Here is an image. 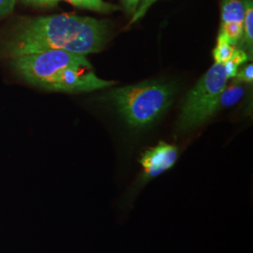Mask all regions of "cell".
Here are the masks:
<instances>
[{
    "label": "cell",
    "mask_w": 253,
    "mask_h": 253,
    "mask_svg": "<svg viewBox=\"0 0 253 253\" xmlns=\"http://www.w3.org/2000/svg\"><path fill=\"white\" fill-rule=\"evenodd\" d=\"M178 159V148L175 145L161 142L154 147L145 150L140 158L142 173L132 189L121 199V207L130 208L134 204L139 191L155 177L170 170Z\"/></svg>",
    "instance_id": "5b68a950"
},
{
    "label": "cell",
    "mask_w": 253,
    "mask_h": 253,
    "mask_svg": "<svg viewBox=\"0 0 253 253\" xmlns=\"http://www.w3.org/2000/svg\"><path fill=\"white\" fill-rule=\"evenodd\" d=\"M236 81L246 82V83H252L253 81V64H249L245 67L240 73L236 74Z\"/></svg>",
    "instance_id": "4fadbf2b"
},
{
    "label": "cell",
    "mask_w": 253,
    "mask_h": 253,
    "mask_svg": "<svg viewBox=\"0 0 253 253\" xmlns=\"http://www.w3.org/2000/svg\"><path fill=\"white\" fill-rule=\"evenodd\" d=\"M123 2L129 12H134L137 9V5L140 3V0H123Z\"/></svg>",
    "instance_id": "2e32d148"
},
{
    "label": "cell",
    "mask_w": 253,
    "mask_h": 253,
    "mask_svg": "<svg viewBox=\"0 0 253 253\" xmlns=\"http://www.w3.org/2000/svg\"><path fill=\"white\" fill-rule=\"evenodd\" d=\"M172 87L160 82H143L117 88L111 97L126 123L144 127L154 122L172 102Z\"/></svg>",
    "instance_id": "3957f363"
},
{
    "label": "cell",
    "mask_w": 253,
    "mask_h": 253,
    "mask_svg": "<svg viewBox=\"0 0 253 253\" xmlns=\"http://www.w3.org/2000/svg\"><path fill=\"white\" fill-rule=\"evenodd\" d=\"M16 0H0V19L12 12Z\"/></svg>",
    "instance_id": "5bb4252c"
},
{
    "label": "cell",
    "mask_w": 253,
    "mask_h": 253,
    "mask_svg": "<svg viewBox=\"0 0 253 253\" xmlns=\"http://www.w3.org/2000/svg\"><path fill=\"white\" fill-rule=\"evenodd\" d=\"M17 73L31 84L69 93L98 90L116 84L99 78L85 55L46 50L13 58Z\"/></svg>",
    "instance_id": "7a4b0ae2"
},
{
    "label": "cell",
    "mask_w": 253,
    "mask_h": 253,
    "mask_svg": "<svg viewBox=\"0 0 253 253\" xmlns=\"http://www.w3.org/2000/svg\"><path fill=\"white\" fill-rule=\"evenodd\" d=\"M244 93L243 86L238 84H234L229 87L225 86L224 89L217 95L215 100L208 105V108L206 109V111L204 112L201 118L202 124L208 120L212 116H214L217 111L231 107L236 104L242 99V97L244 96Z\"/></svg>",
    "instance_id": "52a82bcc"
},
{
    "label": "cell",
    "mask_w": 253,
    "mask_h": 253,
    "mask_svg": "<svg viewBox=\"0 0 253 253\" xmlns=\"http://www.w3.org/2000/svg\"><path fill=\"white\" fill-rule=\"evenodd\" d=\"M235 46L225 35L218 32L217 46L213 51L216 63H225L235 51Z\"/></svg>",
    "instance_id": "9c48e42d"
},
{
    "label": "cell",
    "mask_w": 253,
    "mask_h": 253,
    "mask_svg": "<svg viewBox=\"0 0 253 253\" xmlns=\"http://www.w3.org/2000/svg\"><path fill=\"white\" fill-rule=\"evenodd\" d=\"M107 24L91 17L57 14L28 19L6 42L3 51L12 58L46 50L74 54L98 53L107 41Z\"/></svg>",
    "instance_id": "6da1fadb"
},
{
    "label": "cell",
    "mask_w": 253,
    "mask_h": 253,
    "mask_svg": "<svg viewBox=\"0 0 253 253\" xmlns=\"http://www.w3.org/2000/svg\"><path fill=\"white\" fill-rule=\"evenodd\" d=\"M25 3L36 6H54L59 0H22Z\"/></svg>",
    "instance_id": "9a60e30c"
},
{
    "label": "cell",
    "mask_w": 253,
    "mask_h": 253,
    "mask_svg": "<svg viewBox=\"0 0 253 253\" xmlns=\"http://www.w3.org/2000/svg\"><path fill=\"white\" fill-rule=\"evenodd\" d=\"M249 59V54L247 52L235 47V51L231 55V57L223 64L224 72L226 74L227 78H234L238 73V68L240 65L244 64Z\"/></svg>",
    "instance_id": "30bf717a"
},
{
    "label": "cell",
    "mask_w": 253,
    "mask_h": 253,
    "mask_svg": "<svg viewBox=\"0 0 253 253\" xmlns=\"http://www.w3.org/2000/svg\"><path fill=\"white\" fill-rule=\"evenodd\" d=\"M156 1L157 0H140V6L133 12V16L129 22V25H131V24L137 22L138 20L143 18L145 16V13H146V11L153 5Z\"/></svg>",
    "instance_id": "7c38bea8"
},
{
    "label": "cell",
    "mask_w": 253,
    "mask_h": 253,
    "mask_svg": "<svg viewBox=\"0 0 253 253\" xmlns=\"http://www.w3.org/2000/svg\"><path fill=\"white\" fill-rule=\"evenodd\" d=\"M73 6L92 9L99 12H110L113 10H117L118 7L114 6L110 3H106L103 0H69Z\"/></svg>",
    "instance_id": "8fae6325"
},
{
    "label": "cell",
    "mask_w": 253,
    "mask_h": 253,
    "mask_svg": "<svg viewBox=\"0 0 253 253\" xmlns=\"http://www.w3.org/2000/svg\"><path fill=\"white\" fill-rule=\"evenodd\" d=\"M219 33L236 45L243 35L245 8L242 0H222Z\"/></svg>",
    "instance_id": "8992f818"
},
{
    "label": "cell",
    "mask_w": 253,
    "mask_h": 253,
    "mask_svg": "<svg viewBox=\"0 0 253 253\" xmlns=\"http://www.w3.org/2000/svg\"><path fill=\"white\" fill-rule=\"evenodd\" d=\"M227 80L223 64L215 63L208 70L188 94L178 121L180 131H188L202 124L204 112L224 89Z\"/></svg>",
    "instance_id": "277c9868"
},
{
    "label": "cell",
    "mask_w": 253,
    "mask_h": 253,
    "mask_svg": "<svg viewBox=\"0 0 253 253\" xmlns=\"http://www.w3.org/2000/svg\"><path fill=\"white\" fill-rule=\"evenodd\" d=\"M244 4L245 15L243 23V35L237 44L240 49H246L248 52L253 53V0H242ZM245 51V50H244Z\"/></svg>",
    "instance_id": "ba28073f"
}]
</instances>
